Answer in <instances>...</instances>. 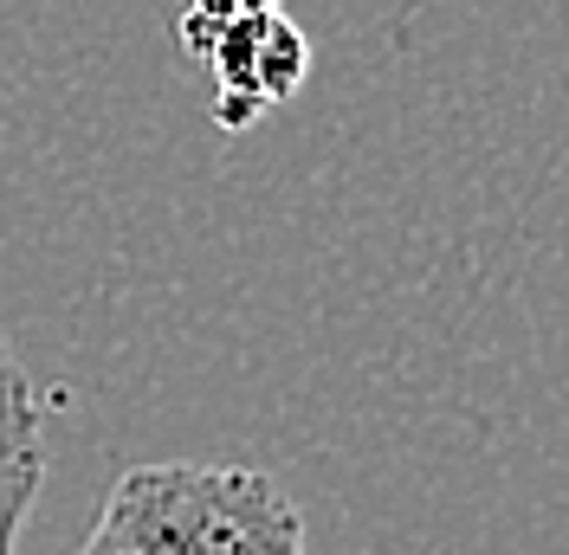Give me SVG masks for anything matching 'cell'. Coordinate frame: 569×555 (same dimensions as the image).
Returning a JSON list of instances; mask_svg holds the SVG:
<instances>
[{"instance_id": "obj_3", "label": "cell", "mask_w": 569, "mask_h": 555, "mask_svg": "<svg viewBox=\"0 0 569 555\" xmlns=\"http://www.w3.org/2000/svg\"><path fill=\"white\" fill-rule=\"evenodd\" d=\"M46 485V394L0 343V555H20V529Z\"/></svg>"}, {"instance_id": "obj_4", "label": "cell", "mask_w": 569, "mask_h": 555, "mask_svg": "<svg viewBox=\"0 0 569 555\" xmlns=\"http://www.w3.org/2000/svg\"><path fill=\"white\" fill-rule=\"evenodd\" d=\"M194 13H213V20H233V13H266V7H279V0H188Z\"/></svg>"}, {"instance_id": "obj_1", "label": "cell", "mask_w": 569, "mask_h": 555, "mask_svg": "<svg viewBox=\"0 0 569 555\" xmlns=\"http://www.w3.org/2000/svg\"><path fill=\"white\" fill-rule=\"evenodd\" d=\"M78 555H311L305 517L259 465L162 458L104 491Z\"/></svg>"}, {"instance_id": "obj_2", "label": "cell", "mask_w": 569, "mask_h": 555, "mask_svg": "<svg viewBox=\"0 0 569 555\" xmlns=\"http://www.w3.org/2000/svg\"><path fill=\"white\" fill-rule=\"evenodd\" d=\"M201 65L213 78V123L247 130L272 104L298 98V84L311 78V39L284 20V7L233 13V20H220Z\"/></svg>"}]
</instances>
